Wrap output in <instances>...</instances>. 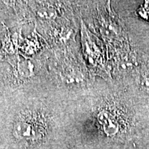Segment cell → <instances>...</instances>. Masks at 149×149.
I'll use <instances>...</instances> for the list:
<instances>
[{"label": "cell", "mask_w": 149, "mask_h": 149, "mask_svg": "<svg viewBox=\"0 0 149 149\" xmlns=\"http://www.w3.org/2000/svg\"><path fill=\"white\" fill-rule=\"evenodd\" d=\"M44 127L42 122L35 120L33 116H25L16 124L15 133L17 137L26 140L38 139L42 135Z\"/></svg>", "instance_id": "obj_1"}, {"label": "cell", "mask_w": 149, "mask_h": 149, "mask_svg": "<svg viewBox=\"0 0 149 149\" xmlns=\"http://www.w3.org/2000/svg\"><path fill=\"white\" fill-rule=\"evenodd\" d=\"M100 122L103 124L105 132L108 135H113L118 131V124L114 117L107 112H102L99 117Z\"/></svg>", "instance_id": "obj_2"}]
</instances>
